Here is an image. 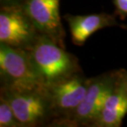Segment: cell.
<instances>
[{
    "mask_svg": "<svg viewBox=\"0 0 127 127\" xmlns=\"http://www.w3.org/2000/svg\"><path fill=\"white\" fill-rule=\"evenodd\" d=\"M64 18L68 22L71 39L75 45H83L93 34L101 29L118 26L114 15L100 12L88 15L66 14Z\"/></svg>",
    "mask_w": 127,
    "mask_h": 127,
    "instance_id": "9c48e42d",
    "label": "cell"
},
{
    "mask_svg": "<svg viewBox=\"0 0 127 127\" xmlns=\"http://www.w3.org/2000/svg\"><path fill=\"white\" fill-rule=\"evenodd\" d=\"M116 13L121 18L127 17V0H113Z\"/></svg>",
    "mask_w": 127,
    "mask_h": 127,
    "instance_id": "8fae6325",
    "label": "cell"
},
{
    "mask_svg": "<svg viewBox=\"0 0 127 127\" xmlns=\"http://www.w3.org/2000/svg\"><path fill=\"white\" fill-rule=\"evenodd\" d=\"M27 50L45 88L82 72L77 58L66 51L64 46L45 35H38Z\"/></svg>",
    "mask_w": 127,
    "mask_h": 127,
    "instance_id": "6da1fadb",
    "label": "cell"
},
{
    "mask_svg": "<svg viewBox=\"0 0 127 127\" xmlns=\"http://www.w3.org/2000/svg\"><path fill=\"white\" fill-rule=\"evenodd\" d=\"M123 77H124V82H125V85L127 91V71L125 69H123Z\"/></svg>",
    "mask_w": 127,
    "mask_h": 127,
    "instance_id": "4fadbf2b",
    "label": "cell"
},
{
    "mask_svg": "<svg viewBox=\"0 0 127 127\" xmlns=\"http://www.w3.org/2000/svg\"><path fill=\"white\" fill-rule=\"evenodd\" d=\"M118 73L119 70H115L90 78L82 102L64 126L92 127L116 84Z\"/></svg>",
    "mask_w": 127,
    "mask_h": 127,
    "instance_id": "5b68a950",
    "label": "cell"
},
{
    "mask_svg": "<svg viewBox=\"0 0 127 127\" xmlns=\"http://www.w3.org/2000/svg\"><path fill=\"white\" fill-rule=\"evenodd\" d=\"M23 2V0H0L2 5H11V4H17V3H22Z\"/></svg>",
    "mask_w": 127,
    "mask_h": 127,
    "instance_id": "7c38bea8",
    "label": "cell"
},
{
    "mask_svg": "<svg viewBox=\"0 0 127 127\" xmlns=\"http://www.w3.org/2000/svg\"><path fill=\"white\" fill-rule=\"evenodd\" d=\"M126 114L127 91L124 82L123 69H121L116 84L92 127H120Z\"/></svg>",
    "mask_w": 127,
    "mask_h": 127,
    "instance_id": "ba28073f",
    "label": "cell"
},
{
    "mask_svg": "<svg viewBox=\"0 0 127 127\" xmlns=\"http://www.w3.org/2000/svg\"><path fill=\"white\" fill-rule=\"evenodd\" d=\"M89 81L80 72L46 88L54 116L50 126H64L82 102Z\"/></svg>",
    "mask_w": 127,
    "mask_h": 127,
    "instance_id": "277c9868",
    "label": "cell"
},
{
    "mask_svg": "<svg viewBox=\"0 0 127 127\" xmlns=\"http://www.w3.org/2000/svg\"><path fill=\"white\" fill-rule=\"evenodd\" d=\"M0 127H22L11 105L2 95H0Z\"/></svg>",
    "mask_w": 127,
    "mask_h": 127,
    "instance_id": "30bf717a",
    "label": "cell"
},
{
    "mask_svg": "<svg viewBox=\"0 0 127 127\" xmlns=\"http://www.w3.org/2000/svg\"><path fill=\"white\" fill-rule=\"evenodd\" d=\"M1 95L11 105L22 127L50 126L54 121L46 88L26 92L1 90Z\"/></svg>",
    "mask_w": 127,
    "mask_h": 127,
    "instance_id": "3957f363",
    "label": "cell"
},
{
    "mask_svg": "<svg viewBox=\"0 0 127 127\" xmlns=\"http://www.w3.org/2000/svg\"><path fill=\"white\" fill-rule=\"evenodd\" d=\"M1 90L26 92L45 88L33 68L27 50L0 43Z\"/></svg>",
    "mask_w": 127,
    "mask_h": 127,
    "instance_id": "7a4b0ae2",
    "label": "cell"
},
{
    "mask_svg": "<svg viewBox=\"0 0 127 127\" xmlns=\"http://www.w3.org/2000/svg\"><path fill=\"white\" fill-rule=\"evenodd\" d=\"M39 34L22 3L2 5L0 8V43L28 50Z\"/></svg>",
    "mask_w": 127,
    "mask_h": 127,
    "instance_id": "8992f818",
    "label": "cell"
},
{
    "mask_svg": "<svg viewBox=\"0 0 127 127\" xmlns=\"http://www.w3.org/2000/svg\"><path fill=\"white\" fill-rule=\"evenodd\" d=\"M60 0H23L22 5L35 29L64 46L65 32L60 14Z\"/></svg>",
    "mask_w": 127,
    "mask_h": 127,
    "instance_id": "52a82bcc",
    "label": "cell"
}]
</instances>
